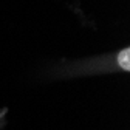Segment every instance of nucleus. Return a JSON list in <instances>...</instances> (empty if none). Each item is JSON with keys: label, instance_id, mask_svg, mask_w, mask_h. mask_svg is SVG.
<instances>
[{"label": "nucleus", "instance_id": "1", "mask_svg": "<svg viewBox=\"0 0 130 130\" xmlns=\"http://www.w3.org/2000/svg\"><path fill=\"white\" fill-rule=\"evenodd\" d=\"M118 63L124 71H130V48H124L118 54Z\"/></svg>", "mask_w": 130, "mask_h": 130}]
</instances>
